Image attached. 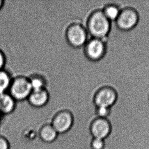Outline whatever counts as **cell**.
I'll use <instances>...</instances> for the list:
<instances>
[{"label": "cell", "mask_w": 149, "mask_h": 149, "mask_svg": "<svg viewBox=\"0 0 149 149\" xmlns=\"http://www.w3.org/2000/svg\"><path fill=\"white\" fill-rule=\"evenodd\" d=\"M112 22L106 17L102 9L93 11L88 17L86 27L89 36L104 39L111 32Z\"/></svg>", "instance_id": "cell-1"}, {"label": "cell", "mask_w": 149, "mask_h": 149, "mask_svg": "<svg viewBox=\"0 0 149 149\" xmlns=\"http://www.w3.org/2000/svg\"><path fill=\"white\" fill-rule=\"evenodd\" d=\"M86 22H75L67 27L65 37L71 46L79 48L84 47L88 40L89 34L86 27Z\"/></svg>", "instance_id": "cell-2"}, {"label": "cell", "mask_w": 149, "mask_h": 149, "mask_svg": "<svg viewBox=\"0 0 149 149\" xmlns=\"http://www.w3.org/2000/svg\"><path fill=\"white\" fill-rule=\"evenodd\" d=\"M32 91L28 76L18 75L12 78L8 93L18 102L27 100Z\"/></svg>", "instance_id": "cell-3"}, {"label": "cell", "mask_w": 149, "mask_h": 149, "mask_svg": "<svg viewBox=\"0 0 149 149\" xmlns=\"http://www.w3.org/2000/svg\"><path fill=\"white\" fill-rule=\"evenodd\" d=\"M139 19V14L136 9L131 6H126L122 7L119 17L115 23L120 30L129 31L135 28Z\"/></svg>", "instance_id": "cell-4"}, {"label": "cell", "mask_w": 149, "mask_h": 149, "mask_svg": "<svg viewBox=\"0 0 149 149\" xmlns=\"http://www.w3.org/2000/svg\"><path fill=\"white\" fill-rule=\"evenodd\" d=\"M85 54L89 60L98 61L104 56L107 52L105 39L90 37L84 47Z\"/></svg>", "instance_id": "cell-5"}, {"label": "cell", "mask_w": 149, "mask_h": 149, "mask_svg": "<svg viewBox=\"0 0 149 149\" xmlns=\"http://www.w3.org/2000/svg\"><path fill=\"white\" fill-rule=\"evenodd\" d=\"M118 99V93L115 87L105 85L100 87L96 92L94 102L96 107H111L115 104Z\"/></svg>", "instance_id": "cell-6"}, {"label": "cell", "mask_w": 149, "mask_h": 149, "mask_svg": "<svg viewBox=\"0 0 149 149\" xmlns=\"http://www.w3.org/2000/svg\"><path fill=\"white\" fill-rule=\"evenodd\" d=\"M73 124V117L68 111H61L53 120L52 126L58 133H63L70 129Z\"/></svg>", "instance_id": "cell-7"}, {"label": "cell", "mask_w": 149, "mask_h": 149, "mask_svg": "<svg viewBox=\"0 0 149 149\" xmlns=\"http://www.w3.org/2000/svg\"><path fill=\"white\" fill-rule=\"evenodd\" d=\"M91 131L94 138L104 140L110 133L111 125L107 119L98 118L92 123Z\"/></svg>", "instance_id": "cell-8"}, {"label": "cell", "mask_w": 149, "mask_h": 149, "mask_svg": "<svg viewBox=\"0 0 149 149\" xmlns=\"http://www.w3.org/2000/svg\"><path fill=\"white\" fill-rule=\"evenodd\" d=\"M49 94L47 89L32 90L26 100L29 104L36 108L44 107L49 102Z\"/></svg>", "instance_id": "cell-9"}, {"label": "cell", "mask_w": 149, "mask_h": 149, "mask_svg": "<svg viewBox=\"0 0 149 149\" xmlns=\"http://www.w3.org/2000/svg\"><path fill=\"white\" fill-rule=\"evenodd\" d=\"M121 4L119 1L109 0L102 8L103 13L108 19L111 22H116L121 12Z\"/></svg>", "instance_id": "cell-10"}, {"label": "cell", "mask_w": 149, "mask_h": 149, "mask_svg": "<svg viewBox=\"0 0 149 149\" xmlns=\"http://www.w3.org/2000/svg\"><path fill=\"white\" fill-rule=\"evenodd\" d=\"M17 102L8 93L0 94V113L8 115L13 113L16 109Z\"/></svg>", "instance_id": "cell-11"}, {"label": "cell", "mask_w": 149, "mask_h": 149, "mask_svg": "<svg viewBox=\"0 0 149 149\" xmlns=\"http://www.w3.org/2000/svg\"><path fill=\"white\" fill-rule=\"evenodd\" d=\"M28 77L30 81L32 90H38L47 88V81L43 75L38 72L32 73Z\"/></svg>", "instance_id": "cell-12"}, {"label": "cell", "mask_w": 149, "mask_h": 149, "mask_svg": "<svg viewBox=\"0 0 149 149\" xmlns=\"http://www.w3.org/2000/svg\"><path fill=\"white\" fill-rule=\"evenodd\" d=\"M58 133L52 125H47L42 128L40 131V137L46 143H52L56 139Z\"/></svg>", "instance_id": "cell-13"}, {"label": "cell", "mask_w": 149, "mask_h": 149, "mask_svg": "<svg viewBox=\"0 0 149 149\" xmlns=\"http://www.w3.org/2000/svg\"><path fill=\"white\" fill-rule=\"evenodd\" d=\"M12 79L8 71L5 69L0 70V94L8 92Z\"/></svg>", "instance_id": "cell-14"}, {"label": "cell", "mask_w": 149, "mask_h": 149, "mask_svg": "<svg viewBox=\"0 0 149 149\" xmlns=\"http://www.w3.org/2000/svg\"><path fill=\"white\" fill-rule=\"evenodd\" d=\"M111 107H97L96 114L99 118L107 119L111 113Z\"/></svg>", "instance_id": "cell-15"}, {"label": "cell", "mask_w": 149, "mask_h": 149, "mask_svg": "<svg viewBox=\"0 0 149 149\" xmlns=\"http://www.w3.org/2000/svg\"><path fill=\"white\" fill-rule=\"evenodd\" d=\"M104 147V141L103 139L94 138L91 143L92 149H103Z\"/></svg>", "instance_id": "cell-16"}, {"label": "cell", "mask_w": 149, "mask_h": 149, "mask_svg": "<svg viewBox=\"0 0 149 149\" xmlns=\"http://www.w3.org/2000/svg\"><path fill=\"white\" fill-rule=\"evenodd\" d=\"M0 149H10V142L2 135H0Z\"/></svg>", "instance_id": "cell-17"}, {"label": "cell", "mask_w": 149, "mask_h": 149, "mask_svg": "<svg viewBox=\"0 0 149 149\" xmlns=\"http://www.w3.org/2000/svg\"><path fill=\"white\" fill-rule=\"evenodd\" d=\"M6 56L4 52L0 49V70L5 69V67L6 66Z\"/></svg>", "instance_id": "cell-18"}, {"label": "cell", "mask_w": 149, "mask_h": 149, "mask_svg": "<svg viewBox=\"0 0 149 149\" xmlns=\"http://www.w3.org/2000/svg\"><path fill=\"white\" fill-rule=\"evenodd\" d=\"M5 5V1L4 0H0V10L3 8Z\"/></svg>", "instance_id": "cell-19"}, {"label": "cell", "mask_w": 149, "mask_h": 149, "mask_svg": "<svg viewBox=\"0 0 149 149\" xmlns=\"http://www.w3.org/2000/svg\"></svg>", "instance_id": "cell-20"}]
</instances>
